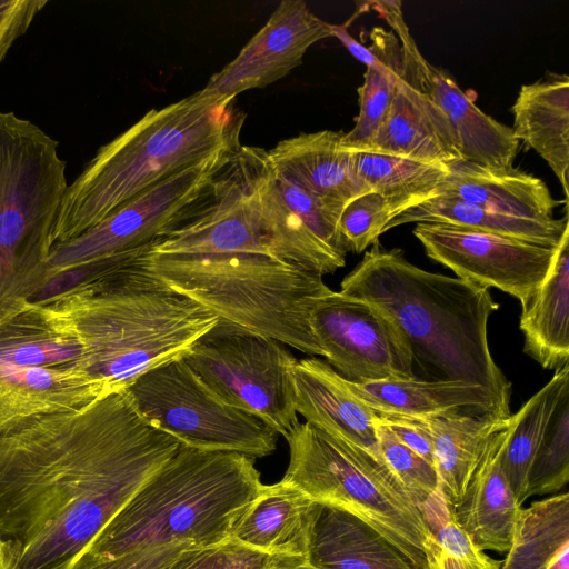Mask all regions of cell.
Here are the masks:
<instances>
[{"mask_svg":"<svg viewBox=\"0 0 569 569\" xmlns=\"http://www.w3.org/2000/svg\"><path fill=\"white\" fill-rule=\"evenodd\" d=\"M180 442L124 390L0 427V552L8 569H69Z\"/></svg>","mask_w":569,"mask_h":569,"instance_id":"obj_1","label":"cell"},{"mask_svg":"<svg viewBox=\"0 0 569 569\" xmlns=\"http://www.w3.org/2000/svg\"><path fill=\"white\" fill-rule=\"evenodd\" d=\"M144 258L49 302L31 305L78 339L84 351L82 370L108 393L183 357L219 320L152 274Z\"/></svg>","mask_w":569,"mask_h":569,"instance_id":"obj_2","label":"cell"},{"mask_svg":"<svg viewBox=\"0 0 569 569\" xmlns=\"http://www.w3.org/2000/svg\"><path fill=\"white\" fill-rule=\"evenodd\" d=\"M340 292L381 309L408 339L416 359L443 380L489 390L510 410L511 385L492 358L488 321L498 310L488 288L409 262L379 241L341 281Z\"/></svg>","mask_w":569,"mask_h":569,"instance_id":"obj_3","label":"cell"},{"mask_svg":"<svg viewBox=\"0 0 569 569\" xmlns=\"http://www.w3.org/2000/svg\"><path fill=\"white\" fill-rule=\"evenodd\" d=\"M244 120L234 99H217L200 90L151 109L100 147L67 187L53 227V243L81 234L174 173L214 154L238 150Z\"/></svg>","mask_w":569,"mask_h":569,"instance_id":"obj_4","label":"cell"},{"mask_svg":"<svg viewBox=\"0 0 569 569\" xmlns=\"http://www.w3.org/2000/svg\"><path fill=\"white\" fill-rule=\"evenodd\" d=\"M262 487L254 458L180 445L82 553L114 558L172 543H222Z\"/></svg>","mask_w":569,"mask_h":569,"instance_id":"obj_5","label":"cell"},{"mask_svg":"<svg viewBox=\"0 0 569 569\" xmlns=\"http://www.w3.org/2000/svg\"><path fill=\"white\" fill-rule=\"evenodd\" d=\"M270 168L267 150L241 144L150 251L259 252L321 276L343 267L346 257L319 240L283 202Z\"/></svg>","mask_w":569,"mask_h":569,"instance_id":"obj_6","label":"cell"},{"mask_svg":"<svg viewBox=\"0 0 569 569\" xmlns=\"http://www.w3.org/2000/svg\"><path fill=\"white\" fill-rule=\"evenodd\" d=\"M147 269L219 319L322 356L310 327L313 302L331 291L323 276L250 251H148Z\"/></svg>","mask_w":569,"mask_h":569,"instance_id":"obj_7","label":"cell"},{"mask_svg":"<svg viewBox=\"0 0 569 569\" xmlns=\"http://www.w3.org/2000/svg\"><path fill=\"white\" fill-rule=\"evenodd\" d=\"M58 142L0 110V327L22 312L49 278L52 232L67 189Z\"/></svg>","mask_w":569,"mask_h":569,"instance_id":"obj_8","label":"cell"},{"mask_svg":"<svg viewBox=\"0 0 569 569\" xmlns=\"http://www.w3.org/2000/svg\"><path fill=\"white\" fill-rule=\"evenodd\" d=\"M286 440L289 465L282 481L313 501L360 518L419 569H428L426 545L431 533L418 505L386 465L307 421Z\"/></svg>","mask_w":569,"mask_h":569,"instance_id":"obj_9","label":"cell"},{"mask_svg":"<svg viewBox=\"0 0 569 569\" xmlns=\"http://www.w3.org/2000/svg\"><path fill=\"white\" fill-rule=\"evenodd\" d=\"M226 405L250 413L284 439L299 423L287 345L219 319L182 357Z\"/></svg>","mask_w":569,"mask_h":569,"instance_id":"obj_10","label":"cell"},{"mask_svg":"<svg viewBox=\"0 0 569 569\" xmlns=\"http://www.w3.org/2000/svg\"><path fill=\"white\" fill-rule=\"evenodd\" d=\"M126 391L148 423L180 445L252 458L276 450L278 433L257 417L221 401L182 357L144 372Z\"/></svg>","mask_w":569,"mask_h":569,"instance_id":"obj_11","label":"cell"},{"mask_svg":"<svg viewBox=\"0 0 569 569\" xmlns=\"http://www.w3.org/2000/svg\"><path fill=\"white\" fill-rule=\"evenodd\" d=\"M236 151L214 154L174 173L81 234L53 243L48 261L49 278L73 266L151 244L189 212Z\"/></svg>","mask_w":569,"mask_h":569,"instance_id":"obj_12","label":"cell"},{"mask_svg":"<svg viewBox=\"0 0 569 569\" xmlns=\"http://www.w3.org/2000/svg\"><path fill=\"white\" fill-rule=\"evenodd\" d=\"M310 327L322 357L349 381L416 378L408 339L373 303L331 290L313 302Z\"/></svg>","mask_w":569,"mask_h":569,"instance_id":"obj_13","label":"cell"},{"mask_svg":"<svg viewBox=\"0 0 569 569\" xmlns=\"http://www.w3.org/2000/svg\"><path fill=\"white\" fill-rule=\"evenodd\" d=\"M413 236L457 278L497 288L525 308L547 276L556 248L448 224L417 223Z\"/></svg>","mask_w":569,"mask_h":569,"instance_id":"obj_14","label":"cell"},{"mask_svg":"<svg viewBox=\"0 0 569 569\" xmlns=\"http://www.w3.org/2000/svg\"><path fill=\"white\" fill-rule=\"evenodd\" d=\"M370 4L410 54L423 91L441 110L453 132L462 160L498 169L512 168L519 141L511 127L481 111L447 71L422 56L405 21L401 1Z\"/></svg>","mask_w":569,"mask_h":569,"instance_id":"obj_15","label":"cell"},{"mask_svg":"<svg viewBox=\"0 0 569 569\" xmlns=\"http://www.w3.org/2000/svg\"><path fill=\"white\" fill-rule=\"evenodd\" d=\"M328 37H332L330 23L318 18L305 1L283 0L200 92L217 99H234L241 92L267 87L289 74L312 44Z\"/></svg>","mask_w":569,"mask_h":569,"instance_id":"obj_16","label":"cell"},{"mask_svg":"<svg viewBox=\"0 0 569 569\" xmlns=\"http://www.w3.org/2000/svg\"><path fill=\"white\" fill-rule=\"evenodd\" d=\"M401 50L402 67L395 96L363 152L438 164L462 160L446 117L423 91L410 54L402 47Z\"/></svg>","mask_w":569,"mask_h":569,"instance_id":"obj_17","label":"cell"},{"mask_svg":"<svg viewBox=\"0 0 569 569\" xmlns=\"http://www.w3.org/2000/svg\"><path fill=\"white\" fill-rule=\"evenodd\" d=\"M509 428L510 422L489 439L463 495L451 506L456 522L479 549L501 553L510 548L522 508L502 467Z\"/></svg>","mask_w":569,"mask_h":569,"instance_id":"obj_18","label":"cell"},{"mask_svg":"<svg viewBox=\"0 0 569 569\" xmlns=\"http://www.w3.org/2000/svg\"><path fill=\"white\" fill-rule=\"evenodd\" d=\"M292 382L296 411L307 422L363 449L386 465L372 410L348 389L333 368L312 357L297 360Z\"/></svg>","mask_w":569,"mask_h":569,"instance_id":"obj_19","label":"cell"},{"mask_svg":"<svg viewBox=\"0 0 569 569\" xmlns=\"http://www.w3.org/2000/svg\"><path fill=\"white\" fill-rule=\"evenodd\" d=\"M306 560L309 569H419L370 525L318 501L310 511Z\"/></svg>","mask_w":569,"mask_h":569,"instance_id":"obj_20","label":"cell"},{"mask_svg":"<svg viewBox=\"0 0 569 569\" xmlns=\"http://www.w3.org/2000/svg\"><path fill=\"white\" fill-rule=\"evenodd\" d=\"M345 383L375 412L420 419L455 412L510 416V410L489 390L465 381L412 378L353 382L345 379Z\"/></svg>","mask_w":569,"mask_h":569,"instance_id":"obj_21","label":"cell"},{"mask_svg":"<svg viewBox=\"0 0 569 569\" xmlns=\"http://www.w3.org/2000/svg\"><path fill=\"white\" fill-rule=\"evenodd\" d=\"M343 133H300L279 141L268 151L274 166L340 212L349 202L370 192L356 174L353 152L341 148Z\"/></svg>","mask_w":569,"mask_h":569,"instance_id":"obj_22","label":"cell"},{"mask_svg":"<svg viewBox=\"0 0 569 569\" xmlns=\"http://www.w3.org/2000/svg\"><path fill=\"white\" fill-rule=\"evenodd\" d=\"M448 174L436 196L455 197L497 213L530 219H553L559 204L539 178L516 169H498L458 160L447 164Z\"/></svg>","mask_w":569,"mask_h":569,"instance_id":"obj_23","label":"cell"},{"mask_svg":"<svg viewBox=\"0 0 569 569\" xmlns=\"http://www.w3.org/2000/svg\"><path fill=\"white\" fill-rule=\"evenodd\" d=\"M515 138L551 168L569 197V77L549 72L520 88L511 107Z\"/></svg>","mask_w":569,"mask_h":569,"instance_id":"obj_24","label":"cell"},{"mask_svg":"<svg viewBox=\"0 0 569 569\" xmlns=\"http://www.w3.org/2000/svg\"><path fill=\"white\" fill-rule=\"evenodd\" d=\"M312 503L301 490L282 480L263 485L231 538L266 553L306 558Z\"/></svg>","mask_w":569,"mask_h":569,"instance_id":"obj_25","label":"cell"},{"mask_svg":"<svg viewBox=\"0 0 569 569\" xmlns=\"http://www.w3.org/2000/svg\"><path fill=\"white\" fill-rule=\"evenodd\" d=\"M523 351L545 369H560L569 359V226L558 243L550 269L522 308Z\"/></svg>","mask_w":569,"mask_h":569,"instance_id":"obj_26","label":"cell"},{"mask_svg":"<svg viewBox=\"0 0 569 569\" xmlns=\"http://www.w3.org/2000/svg\"><path fill=\"white\" fill-rule=\"evenodd\" d=\"M106 395V389L80 367L0 371V427L26 416L86 405Z\"/></svg>","mask_w":569,"mask_h":569,"instance_id":"obj_27","label":"cell"},{"mask_svg":"<svg viewBox=\"0 0 569 569\" xmlns=\"http://www.w3.org/2000/svg\"><path fill=\"white\" fill-rule=\"evenodd\" d=\"M510 416L455 412L417 418L430 436L440 490L450 506L461 498L487 442L508 427Z\"/></svg>","mask_w":569,"mask_h":569,"instance_id":"obj_28","label":"cell"},{"mask_svg":"<svg viewBox=\"0 0 569 569\" xmlns=\"http://www.w3.org/2000/svg\"><path fill=\"white\" fill-rule=\"evenodd\" d=\"M406 223L448 224L508 236L532 243L556 248L565 229L563 219L530 220L493 212L455 197L433 196L405 209L389 221L385 232Z\"/></svg>","mask_w":569,"mask_h":569,"instance_id":"obj_29","label":"cell"},{"mask_svg":"<svg viewBox=\"0 0 569 569\" xmlns=\"http://www.w3.org/2000/svg\"><path fill=\"white\" fill-rule=\"evenodd\" d=\"M501 569H569V495L521 508Z\"/></svg>","mask_w":569,"mask_h":569,"instance_id":"obj_30","label":"cell"},{"mask_svg":"<svg viewBox=\"0 0 569 569\" xmlns=\"http://www.w3.org/2000/svg\"><path fill=\"white\" fill-rule=\"evenodd\" d=\"M81 343L29 305L0 327V371L27 367H80Z\"/></svg>","mask_w":569,"mask_h":569,"instance_id":"obj_31","label":"cell"},{"mask_svg":"<svg viewBox=\"0 0 569 569\" xmlns=\"http://www.w3.org/2000/svg\"><path fill=\"white\" fill-rule=\"evenodd\" d=\"M568 390L569 363L557 369L552 378L510 416L502 467L520 506L528 499L529 471L545 429L559 399Z\"/></svg>","mask_w":569,"mask_h":569,"instance_id":"obj_32","label":"cell"},{"mask_svg":"<svg viewBox=\"0 0 569 569\" xmlns=\"http://www.w3.org/2000/svg\"><path fill=\"white\" fill-rule=\"evenodd\" d=\"M370 38V48L383 63L367 68L363 84L358 89L359 114L353 128L341 139V148L350 152H363L369 147L390 107L401 73L402 50L398 38L381 28H375Z\"/></svg>","mask_w":569,"mask_h":569,"instance_id":"obj_33","label":"cell"},{"mask_svg":"<svg viewBox=\"0 0 569 569\" xmlns=\"http://www.w3.org/2000/svg\"><path fill=\"white\" fill-rule=\"evenodd\" d=\"M353 164L369 191L398 199L408 208L436 196L448 174L447 164L371 152H353Z\"/></svg>","mask_w":569,"mask_h":569,"instance_id":"obj_34","label":"cell"},{"mask_svg":"<svg viewBox=\"0 0 569 569\" xmlns=\"http://www.w3.org/2000/svg\"><path fill=\"white\" fill-rule=\"evenodd\" d=\"M418 507L431 533L426 545L428 569H501L459 527L440 489Z\"/></svg>","mask_w":569,"mask_h":569,"instance_id":"obj_35","label":"cell"},{"mask_svg":"<svg viewBox=\"0 0 569 569\" xmlns=\"http://www.w3.org/2000/svg\"><path fill=\"white\" fill-rule=\"evenodd\" d=\"M569 480V390L559 399L535 455L528 498L555 493Z\"/></svg>","mask_w":569,"mask_h":569,"instance_id":"obj_36","label":"cell"},{"mask_svg":"<svg viewBox=\"0 0 569 569\" xmlns=\"http://www.w3.org/2000/svg\"><path fill=\"white\" fill-rule=\"evenodd\" d=\"M164 569H309L301 556L270 555L234 539L183 551Z\"/></svg>","mask_w":569,"mask_h":569,"instance_id":"obj_37","label":"cell"},{"mask_svg":"<svg viewBox=\"0 0 569 569\" xmlns=\"http://www.w3.org/2000/svg\"><path fill=\"white\" fill-rule=\"evenodd\" d=\"M408 206L398 200L370 191L342 210L338 220V233L346 252H363L378 241L391 219Z\"/></svg>","mask_w":569,"mask_h":569,"instance_id":"obj_38","label":"cell"},{"mask_svg":"<svg viewBox=\"0 0 569 569\" xmlns=\"http://www.w3.org/2000/svg\"><path fill=\"white\" fill-rule=\"evenodd\" d=\"M271 178L276 190L287 207L326 246L346 257L338 233L340 211L331 208L290 173L274 166L271 160Z\"/></svg>","mask_w":569,"mask_h":569,"instance_id":"obj_39","label":"cell"},{"mask_svg":"<svg viewBox=\"0 0 569 569\" xmlns=\"http://www.w3.org/2000/svg\"><path fill=\"white\" fill-rule=\"evenodd\" d=\"M376 435L386 466L418 506L440 489L436 468L377 420Z\"/></svg>","mask_w":569,"mask_h":569,"instance_id":"obj_40","label":"cell"},{"mask_svg":"<svg viewBox=\"0 0 569 569\" xmlns=\"http://www.w3.org/2000/svg\"><path fill=\"white\" fill-rule=\"evenodd\" d=\"M194 548L188 543L134 550L114 558L81 553L69 569H164L183 551Z\"/></svg>","mask_w":569,"mask_h":569,"instance_id":"obj_41","label":"cell"},{"mask_svg":"<svg viewBox=\"0 0 569 569\" xmlns=\"http://www.w3.org/2000/svg\"><path fill=\"white\" fill-rule=\"evenodd\" d=\"M47 4V0H0V62Z\"/></svg>","mask_w":569,"mask_h":569,"instance_id":"obj_42","label":"cell"},{"mask_svg":"<svg viewBox=\"0 0 569 569\" xmlns=\"http://www.w3.org/2000/svg\"><path fill=\"white\" fill-rule=\"evenodd\" d=\"M372 412L376 420L388 427L400 442L435 467L431 439L419 419L391 413Z\"/></svg>","mask_w":569,"mask_h":569,"instance_id":"obj_43","label":"cell"},{"mask_svg":"<svg viewBox=\"0 0 569 569\" xmlns=\"http://www.w3.org/2000/svg\"><path fill=\"white\" fill-rule=\"evenodd\" d=\"M330 29L331 36L339 39L351 56L363 63L367 68H379L382 66V58L372 48H367L352 38L348 32L346 24H330Z\"/></svg>","mask_w":569,"mask_h":569,"instance_id":"obj_44","label":"cell"},{"mask_svg":"<svg viewBox=\"0 0 569 569\" xmlns=\"http://www.w3.org/2000/svg\"><path fill=\"white\" fill-rule=\"evenodd\" d=\"M0 569H6L1 552H0Z\"/></svg>","mask_w":569,"mask_h":569,"instance_id":"obj_45","label":"cell"},{"mask_svg":"<svg viewBox=\"0 0 569 569\" xmlns=\"http://www.w3.org/2000/svg\"><path fill=\"white\" fill-rule=\"evenodd\" d=\"M3 562H4V561H3ZM4 566H6V563H4ZM6 569H8V568H7V566H6Z\"/></svg>","mask_w":569,"mask_h":569,"instance_id":"obj_46","label":"cell"}]
</instances>
